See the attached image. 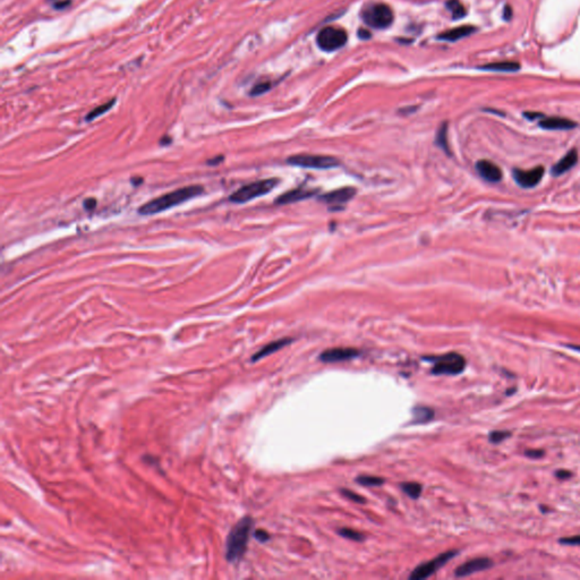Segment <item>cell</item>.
Wrapping results in <instances>:
<instances>
[{
    "label": "cell",
    "mask_w": 580,
    "mask_h": 580,
    "mask_svg": "<svg viewBox=\"0 0 580 580\" xmlns=\"http://www.w3.org/2000/svg\"><path fill=\"white\" fill-rule=\"evenodd\" d=\"M571 349H575L577 350V352H580V346H569Z\"/></svg>",
    "instance_id": "obj_37"
},
{
    "label": "cell",
    "mask_w": 580,
    "mask_h": 580,
    "mask_svg": "<svg viewBox=\"0 0 580 580\" xmlns=\"http://www.w3.org/2000/svg\"><path fill=\"white\" fill-rule=\"evenodd\" d=\"M446 7L451 12V14H452L453 20L463 19V17L466 15V9L461 5L459 0H449V1L446 2Z\"/></svg>",
    "instance_id": "obj_24"
},
{
    "label": "cell",
    "mask_w": 580,
    "mask_h": 580,
    "mask_svg": "<svg viewBox=\"0 0 580 580\" xmlns=\"http://www.w3.org/2000/svg\"><path fill=\"white\" fill-rule=\"evenodd\" d=\"M360 15L365 24L374 28H385L393 22L392 10L384 3L366 5L361 10Z\"/></svg>",
    "instance_id": "obj_5"
},
{
    "label": "cell",
    "mask_w": 580,
    "mask_h": 580,
    "mask_svg": "<svg viewBox=\"0 0 580 580\" xmlns=\"http://www.w3.org/2000/svg\"><path fill=\"white\" fill-rule=\"evenodd\" d=\"M525 454L529 458H532V459H537V458H540L544 456V451L542 450H527L525 452Z\"/></svg>",
    "instance_id": "obj_32"
},
{
    "label": "cell",
    "mask_w": 580,
    "mask_h": 580,
    "mask_svg": "<svg viewBox=\"0 0 580 580\" xmlns=\"http://www.w3.org/2000/svg\"><path fill=\"white\" fill-rule=\"evenodd\" d=\"M338 533L341 537H345V538H347V539L355 540V542H361V540L365 539V536L361 534V533L354 531V529H350V528H341V529H339Z\"/></svg>",
    "instance_id": "obj_26"
},
{
    "label": "cell",
    "mask_w": 580,
    "mask_h": 580,
    "mask_svg": "<svg viewBox=\"0 0 580 580\" xmlns=\"http://www.w3.org/2000/svg\"><path fill=\"white\" fill-rule=\"evenodd\" d=\"M476 170L483 179L490 182H497L502 179V171L495 163L489 160H481L476 163Z\"/></svg>",
    "instance_id": "obj_14"
},
{
    "label": "cell",
    "mask_w": 580,
    "mask_h": 580,
    "mask_svg": "<svg viewBox=\"0 0 580 580\" xmlns=\"http://www.w3.org/2000/svg\"><path fill=\"white\" fill-rule=\"evenodd\" d=\"M204 192L203 186L201 185H191L186 186V187L178 188L176 191L166 193V194L159 196V198L153 199L148 203L143 204L138 209L139 214L143 216H152L166 211L171 207L177 206L179 204L185 203L189 200L198 198Z\"/></svg>",
    "instance_id": "obj_1"
},
{
    "label": "cell",
    "mask_w": 580,
    "mask_h": 580,
    "mask_svg": "<svg viewBox=\"0 0 580 580\" xmlns=\"http://www.w3.org/2000/svg\"><path fill=\"white\" fill-rule=\"evenodd\" d=\"M493 567V561L489 558H476L472 560L465 562L459 565L454 571L456 577H467V576L474 575L476 572H481Z\"/></svg>",
    "instance_id": "obj_12"
},
{
    "label": "cell",
    "mask_w": 580,
    "mask_h": 580,
    "mask_svg": "<svg viewBox=\"0 0 580 580\" xmlns=\"http://www.w3.org/2000/svg\"><path fill=\"white\" fill-rule=\"evenodd\" d=\"M556 476H557L558 478H560V479H567L569 477H571L572 474H571L570 471H568V470H558L556 472Z\"/></svg>",
    "instance_id": "obj_33"
},
{
    "label": "cell",
    "mask_w": 580,
    "mask_h": 580,
    "mask_svg": "<svg viewBox=\"0 0 580 580\" xmlns=\"http://www.w3.org/2000/svg\"><path fill=\"white\" fill-rule=\"evenodd\" d=\"M424 359L433 363V367L431 368L433 375H458L463 373L466 368V359L458 353L424 357Z\"/></svg>",
    "instance_id": "obj_3"
},
{
    "label": "cell",
    "mask_w": 580,
    "mask_h": 580,
    "mask_svg": "<svg viewBox=\"0 0 580 580\" xmlns=\"http://www.w3.org/2000/svg\"><path fill=\"white\" fill-rule=\"evenodd\" d=\"M271 88H272L271 82H262V83L256 84L255 87L250 89V95L252 96L261 95V94H263V93L268 92Z\"/></svg>",
    "instance_id": "obj_28"
},
{
    "label": "cell",
    "mask_w": 580,
    "mask_h": 580,
    "mask_svg": "<svg viewBox=\"0 0 580 580\" xmlns=\"http://www.w3.org/2000/svg\"><path fill=\"white\" fill-rule=\"evenodd\" d=\"M287 162L291 166H297L307 169H332L338 167L340 161L335 156H320V155H296L287 159Z\"/></svg>",
    "instance_id": "obj_6"
},
{
    "label": "cell",
    "mask_w": 580,
    "mask_h": 580,
    "mask_svg": "<svg viewBox=\"0 0 580 580\" xmlns=\"http://www.w3.org/2000/svg\"><path fill=\"white\" fill-rule=\"evenodd\" d=\"M475 31H476V28L474 26H467L466 25V26H459V27L452 28V30L443 32V33L439 35L438 39L439 40H442V41L454 42V41L460 40V39H463V38L468 37V35L474 33Z\"/></svg>",
    "instance_id": "obj_18"
},
{
    "label": "cell",
    "mask_w": 580,
    "mask_h": 580,
    "mask_svg": "<svg viewBox=\"0 0 580 580\" xmlns=\"http://www.w3.org/2000/svg\"><path fill=\"white\" fill-rule=\"evenodd\" d=\"M360 355V352L356 348H330L324 350L323 353L320 354L318 359L322 363L331 364V363H341V361L352 360Z\"/></svg>",
    "instance_id": "obj_9"
},
{
    "label": "cell",
    "mask_w": 580,
    "mask_h": 580,
    "mask_svg": "<svg viewBox=\"0 0 580 580\" xmlns=\"http://www.w3.org/2000/svg\"><path fill=\"white\" fill-rule=\"evenodd\" d=\"M113 105H114V100H112V101L107 102V103H105V105H102V106H100V107H96L95 109H93L92 112H89L88 113V116H87V118H85V119H87V121L94 120L95 118H98L99 116H101V114L106 113L107 112H108V110L110 108H112V107Z\"/></svg>",
    "instance_id": "obj_25"
},
{
    "label": "cell",
    "mask_w": 580,
    "mask_h": 580,
    "mask_svg": "<svg viewBox=\"0 0 580 580\" xmlns=\"http://www.w3.org/2000/svg\"><path fill=\"white\" fill-rule=\"evenodd\" d=\"M292 341H293L292 338H282V339L275 340V341L268 343V345L264 346L263 348H261L259 352L254 354L252 358H250V360H252L253 363H255V361L262 359V358L271 355V354L278 352V350L282 349L284 347L290 345V343H291Z\"/></svg>",
    "instance_id": "obj_16"
},
{
    "label": "cell",
    "mask_w": 580,
    "mask_h": 580,
    "mask_svg": "<svg viewBox=\"0 0 580 580\" xmlns=\"http://www.w3.org/2000/svg\"><path fill=\"white\" fill-rule=\"evenodd\" d=\"M510 436V432L508 431H494L492 432L491 434L489 436V440L491 441L494 445H497V443H501L504 440L508 439Z\"/></svg>",
    "instance_id": "obj_27"
},
{
    "label": "cell",
    "mask_w": 580,
    "mask_h": 580,
    "mask_svg": "<svg viewBox=\"0 0 580 580\" xmlns=\"http://www.w3.org/2000/svg\"><path fill=\"white\" fill-rule=\"evenodd\" d=\"M355 195L356 189L354 187H342L320 196V200L331 207L335 206L336 209H340L346 203H348Z\"/></svg>",
    "instance_id": "obj_10"
},
{
    "label": "cell",
    "mask_w": 580,
    "mask_h": 580,
    "mask_svg": "<svg viewBox=\"0 0 580 580\" xmlns=\"http://www.w3.org/2000/svg\"><path fill=\"white\" fill-rule=\"evenodd\" d=\"M95 205H96V201H95L94 199H89V200H87V201L84 202L85 209H88V210L94 209Z\"/></svg>",
    "instance_id": "obj_35"
},
{
    "label": "cell",
    "mask_w": 580,
    "mask_h": 580,
    "mask_svg": "<svg viewBox=\"0 0 580 580\" xmlns=\"http://www.w3.org/2000/svg\"><path fill=\"white\" fill-rule=\"evenodd\" d=\"M317 192H318V189L298 187V188L291 189V191H289L287 193H284V194L280 195L277 200H275V203H277L278 205H284V204H290L293 202L303 201V200L310 199V198H312V196L316 195Z\"/></svg>",
    "instance_id": "obj_13"
},
{
    "label": "cell",
    "mask_w": 580,
    "mask_h": 580,
    "mask_svg": "<svg viewBox=\"0 0 580 580\" xmlns=\"http://www.w3.org/2000/svg\"><path fill=\"white\" fill-rule=\"evenodd\" d=\"M254 525L252 517L242 518L229 532L225 542V558L230 563H237L245 556L247 545Z\"/></svg>",
    "instance_id": "obj_2"
},
{
    "label": "cell",
    "mask_w": 580,
    "mask_h": 580,
    "mask_svg": "<svg viewBox=\"0 0 580 580\" xmlns=\"http://www.w3.org/2000/svg\"><path fill=\"white\" fill-rule=\"evenodd\" d=\"M341 494L345 497H347L348 500H352L354 502L356 503H366V500H365L364 496L359 495L358 493H355L353 491H350V490H347V489H341Z\"/></svg>",
    "instance_id": "obj_29"
},
{
    "label": "cell",
    "mask_w": 580,
    "mask_h": 580,
    "mask_svg": "<svg viewBox=\"0 0 580 580\" xmlns=\"http://www.w3.org/2000/svg\"><path fill=\"white\" fill-rule=\"evenodd\" d=\"M578 161V153L576 150H571L570 152H568L567 155H565L562 159L558 161V162L556 164V166L553 167L552 169V173L554 176H560V175L567 173L568 170H570L572 167L575 166L576 163H577Z\"/></svg>",
    "instance_id": "obj_17"
},
{
    "label": "cell",
    "mask_w": 580,
    "mask_h": 580,
    "mask_svg": "<svg viewBox=\"0 0 580 580\" xmlns=\"http://www.w3.org/2000/svg\"><path fill=\"white\" fill-rule=\"evenodd\" d=\"M561 544H563V545H577L580 546V535L577 536H574V537H565V538H561L558 540Z\"/></svg>",
    "instance_id": "obj_30"
},
{
    "label": "cell",
    "mask_w": 580,
    "mask_h": 580,
    "mask_svg": "<svg viewBox=\"0 0 580 580\" xmlns=\"http://www.w3.org/2000/svg\"><path fill=\"white\" fill-rule=\"evenodd\" d=\"M511 13H513V10H511L510 7H506V10H504V16H506L508 14V20H510Z\"/></svg>",
    "instance_id": "obj_36"
},
{
    "label": "cell",
    "mask_w": 580,
    "mask_h": 580,
    "mask_svg": "<svg viewBox=\"0 0 580 580\" xmlns=\"http://www.w3.org/2000/svg\"><path fill=\"white\" fill-rule=\"evenodd\" d=\"M254 536H255V538L261 543H266L267 540L270 539V535H268L266 531H263V529H257V531L254 533Z\"/></svg>",
    "instance_id": "obj_31"
},
{
    "label": "cell",
    "mask_w": 580,
    "mask_h": 580,
    "mask_svg": "<svg viewBox=\"0 0 580 580\" xmlns=\"http://www.w3.org/2000/svg\"><path fill=\"white\" fill-rule=\"evenodd\" d=\"M278 184L277 178H268L262 179V180L253 181L250 184L244 185L243 187L237 189L235 193L230 195L231 202L242 204L248 201H252L254 199L261 198V196L268 194Z\"/></svg>",
    "instance_id": "obj_4"
},
{
    "label": "cell",
    "mask_w": 580,
    "mask_h": 580,
    "mask_svg": "<svg viewBox=\"0 0 580 580\" xmlns=\"http://www.w3.org/2000/svg\"><path fill=\"white\" fill-rule=\"evenodd\" d=\"M458 553L459 552H458L457 550L446 551V552L440 554V556L434 558L433 560L426 562V563L420 564L417 568L414 569L413 572H411L409 576V579L410 580H423V579L431 577V576L434 575L435 572L439 570V569H441L443 565L446 564L447 562L451 560V558H453L454 557H456Z\"/></svg>",
    "instance_id": "obj_8"
},
{
    "label": "cell",
    "mask_w": 580,
    "mask_h": 580,
    "mask_svg": "<svg viewBox=\"0 0 580 580\" xmlns=\"http://www.w3.org/2000/svg\"><path fill=\"white\" fill-rule=\"evenodd\" d=\"M400 488H402L403 493H406L408 496L414 500H417L421 496L422 491H423V488H422L420 483L415 482L402 483V484H400Z\"/></svg>",
    "instance_id": "obj_22"
},
{
    "label": "cell",
    "mask_w": 580,
    "mask_h": 580,
    "mask_svg": "<svg viewBox=\"0 0 580 580\" xmlns=\"http://www.w3.org/2000/svg\"><path fill=\"white\" fill-rule=\"evenodd\" d=\"M358 37L360 39H363V40H366V39H370L371 38V33L368 32L366 28H360L359 31H358Z\"/></svg>",
    "instance_id": "obj_34"
},
{
    "label": "cell",
    "mask_w": 580,
    "mask_h": 580,
    "mask_svg": "<svg viewBox=\"0 0 580 580\" xmlns=\"http://www.w3.org/2000/svg\"><path fill=\"white\" fill-rule=\"evenodd\" d=\"M347 40H348V37H347L346 31L343 28L335 26L322 28L316 37L317 45L328 52L342 48L347 44Z\"/></svg>",
    "instance_id": "obj_7"
},
{
    "label": "cell",
    "mask_w": 580,
    "mask_h": 580,
    "mask_svg": "<svg viewBox=\"0 0 580 580\" xmlns=\"http://www.w3.org/2000/svg\"><path fill=\"white\" fill-rule=\"evenodd\" d=\"M544 176V168L543 167H536L531 170H520L515 169L513 170V178L517 184L520 187L524 188H532L538 184L542 180Z\"/></svg>",
    "instance_id": "obj_11"
},
{
    "label": "cell",
    "mask_w": 580,
    "mask_h": 580,
    "mask_svg": "<svg viewBox=\"0 0 580 580\" xmlns=\"http://www.w3.org/2000/svg\"><path fill=\"white\" fill-rule=\"evenodd\" d=\"M481 68L482 69L492 71H517L519 68H520V65L514 62H500L488 64V65L482 66Z\"/></svg>",
    "instance_id": "obj_20"
},
{
    "label": "cell",
    "mask_w": 580,
    "mask_h": 580,
    "mask_svg": "<svg viewBox=\"0 0 580 580\" xmlns=\"http://www.w3.org/2000/svg\"><path fill=\"white\" fill-rule=\"evenodd\" d=\"M539 126L547 131H569L577 126V124L562 117H542Z\"/></svg>",
    "instance_id": "obj_15"
},
{
    "label": "cell",
    "mask_w": 580,
    "mask_h": 580,
    "mask_svg": "<svg viewBox=\"0 0 580 580\" xmlns=\"http://www.w3.org/2000/svg\"><path fill=\"white\" fill-rule=\"evenodd\" d=\"M435 144L438 145L439 148H441L446 153L449 155L450 151H449V145H447V124L446 123H443L441 126L439 127L438 133H436V137H435Z\"/></svg>",
    "instance_id": "obj_21"
},
{
    "label": "cell",
    "mask_w": 580,
    "mask_h": 580,
    "mask_svg": "<svg viewBox=\"0 0 580 580\" xmlns=\"http://www.w3.org/2000/svg\"><path fill=\"white\" fill-rule=\"evenodd\" d=\"M434 410L426 406H417L413 409V424H426L434 418Z\"/></svg>",
    "instance_id": "obj_19"
},
{
    "label": "cell",
    "mask_w": 580,
    "mask_h": 580,
    "mask_svg": "<svg viewBox=\"0 0 580 580\" xmlns=\"http://www.w3.org/2000/svg\"><path fill=\"white\" fill-rule=\"evenodd\" d=\"M356 482L358 484L372 488V486H381L385 483V479L378 476H371V475H360L356 477Z\"/></svg>",
    "instance_id": "obj_23"
}]
</instances>
